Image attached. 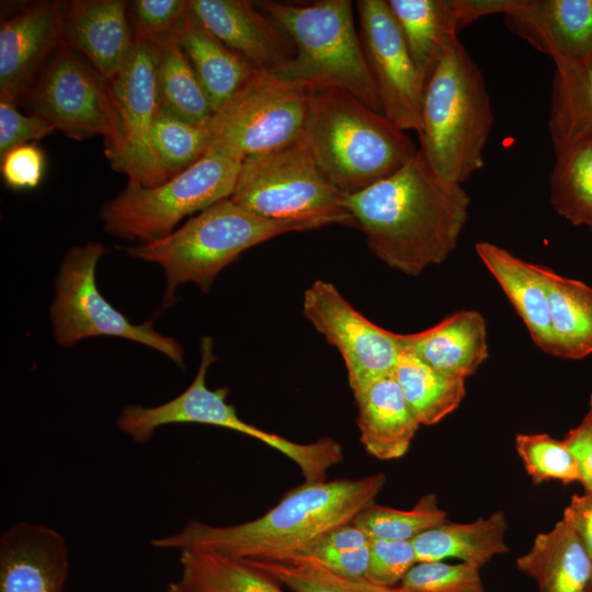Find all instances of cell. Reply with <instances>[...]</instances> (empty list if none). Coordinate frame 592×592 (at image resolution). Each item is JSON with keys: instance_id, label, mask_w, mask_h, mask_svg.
<instances>
[{"instance_id": "25", "label": "cell", "mask_w": 592, "mask_h": 592, "mask_svg": "<svg viewBox=\"0 0 592 592\" xmlns=\"http://www.w3.org/2000/svg\"><path fill=\"white\" fill-rule=\"evenodd\" d=\"M387 4L426 84L458 39L455 0H387Z\"/></svg>"}, {"instance_id": "39", "label": "cell", "mask_w": 592, "mask_h": 592, "mask_svg": "<svg viewBox=\"0 0 592 592\" xmlns=\"http://www.w3.org/2000/svg\"><path fill=\"white\" fill-rule=\"evenodd\" d=\"M479 568L467 562H417L400 585L411 592H486Z\"/></svg>"}, {"instance_id": "47", "label": "cell", "mask_w": 592, "mask_h": 592, "mask_svg": "<svg viewBox=\"0 0 592 592\" xmlns=\"http://www.w3.org/2000/svg\"><path fill=\"white\" fill-rule=\"evenodd\" d=\"M517 0H455L459 30L478 19L512 11Z\"/></svg>"}, {"instance_id": "30", "label": "cell", "mask_w": 592, "mask_h": 592, "mask_svg": "<svg viewBox=\"0 0 592 592\" xmlns=\"http://www.w3.org/2000/svg\"><path fill=\"white\" fill-rule=\"evenodd\" d=\"M549 200L572 225L592 230V134L555 148Z\"/></svg>"}, {"instance_id": "10", "label": "cell", "mask_w": 592, "mask_h": 592, "mask_svg": "<svg viewBox=\"0 0 592 592\" xmlns=\"http://www.w3.org/2000/svg\"><path fill=\"white\" fill-rule=\"evenodd\" d=\"M104 253V244L89 241L65 254L49 308L56 342L69 348L88 338L118 337L147 345L184 368V352L177 340L158 332L153 320L133 323L100 293L95 272Z\"/></svg>"}, {"instance_id": "46", "label": "cell", "mask_w": 592, "mask_h": 592, "mask_svg": "<svg viewBox=\"0 0 592 592\" xmlns=\"http://www.w3.org/2000/svg\"><path fill=\"white\" fill-rule=\"evenodd\" d=\"M573 455L584 490H592V432L582 423L562 440Z\"/></svg>"}, {"instance_id": "23", "label": "cell", "mask_w": 592, "mask_h": 592, "mask_svg": "<svg viewBox=\"0 0 592 592\" xmlns=\"http://www.w3.org/2000/svg\"><path fill=\"white\" fill-rule=\"evenodd\" d=\"M475 249L522 318L533 342L545 353L557 356L540 265L527 263L491 242L480 241Z\"/></svg>"}, {"instance_id": "43", "label": "cell", "mask_w": 592, "mask_h": 592, "mask_svg": "<svg viewBox=\"0 0 592 592\" xmlns=\"http://www.w3.org/2000/svg\"><path fill=\"white\" fill-rule=\"evenodd\" d=\"M368 560L369 545L349 550L317 551L298 555L282 562H307L344 578L365 579Z\"/></svg>"}, {"instance_id": "22", "label": "cell", "mask_w": 592, "mask_h": 592, "mask_svg": "<svg viewBox=\"0 0 592 592\" xmlns=\"http://www.w3.org/2000/svg\"><path fill=\"white\" fill-rule=\"evenodd\" d=\"M400 339L402 350L453 378L466 379L488 357L486 321L476 310L454 312L426 330L400 334Z\"/></svg>"}, {"instance_id": "29", "label": "cell", "mask_w": 592, "mask_h": 592, "mask_svg": "<svg viewBox=\"0 0 592 592\" xmlns=\"http://www.w3.org/2000/svg\"><path fill=\"white\" fill-rule=\"evenodd\" d=\"M392 376L420 425H433L457 409L466 394L465 379L448 377L402 350Z\"/></svg>"}, {"instance_id": "32", "label": "cell", "mask_w": 592, "mask_h": 592, "mask_svg": "<svg viewBox=\"0 0 592 592\" xmlns=\"http://www.w3.org/2000/svg\"><path fill=\"white\" fill-rule=\"evenodd\" d=\"M548 127L554 148L592 134V56L556 66Z\"/></svg>"}, {"instance_id": "13", "label": "cell", "mask_w": 592, "mask_h": 592, "mask_svg": "<svg viewBox=\"0 0 592 592\" xmlns=\"http://www.w3.org/2000/svg\"><path fill=\"white\" fill-rule=\"evenodd\" d=\"M303 314L341 354L352 391L392 375L402 352L400 333L368 320L332 283L317 280L305 291Z\"/></svg>"}, {"instance_id": "16", "label": "cell", "mask_w": 592, "mask_h": 592, "mask_svg": "<svg viewBox=\"0 0 592 592\" xmlns=\"http://www.w3.org/2000/svg\"><path fill=\"white\" fill-rule=\"evenodd\" d=\"M65 43L61 2L23 4L0 25V100L24 99Z\"/></svg>"}, {"instance_id": "5", "label": "cell", "mask_w": 592, "mask_h": 592, "mask_svg": "<svg viewBox=\"0 0 592 592\" xmlns=\"http://www.w3.org/2000/svg\"><path fill=\"white\" fill-rule=\"evenodd\" d=\"M418 134L430 168L463 185L483 167L493 113L483 75L457 39L424 89Z\"/></svg>"}, {"instance_id": "1", "label": "cell", "mask_w": 592, "mask_h": 592, "mask_svg": "<svg viewBox=\"0 0 592 592\" xmlns=\"http://www.w3.org/2000/svg\"><path fill=\"white\" fill-rule=\"evenodd\" d=\"M344 203L371 251L417 276L456 249L470 197L460 184L440 178L418 150L397 172L345 195Z\"/></svg>"}, {"instance_id": "36", "label": "cell", "mask_w": 592, "mask_h": 592, "mask_svg": "<svg viewBox=\"0 0 592 592\" xmlns=\"http://www.w3.org/2000/svg\"><path fill=\"white\" fill-rule=\"evenodd\" d=\"M293 592H411L401 585L385 587L366 579H350L307 562L247 560Z\"/></svg>"}, {"instance_id": "17", "label": "cell", "mask_w": 592, "mask_h": 592, "mask_svg": "<svg viewBox=\"0 0 592 592\" xmlns=\"http://www.w3.org/2000/svg\"><path fill=\"white\" fill-rule=\"evenodd\" d=\"M200 23L258 72H273L295 55L286 32L254 2L189 0Z\"/></svg>"}, {"instance_id": "35", "label": "cell", "mask_w": 592, "mask_h": 592, "mask_svg": "<svg viewBox=\"0 0 592 592\" xmlns=\"http://www.w3.org/2000/svg\"><path fill=\"white\" fill-rule=\"evenodd\" d=\"M151 147L164 181L197 162L208 150L207 126H196L158 111Z\"/></svg>"}, {"instance_id": "44", "label": "cell", "mask_w": 592, "mask_h": 592, "mask_svg": "<svg viewBox=\"0 0 592 592\" xmlns=\"http://www.w3.org/2000/svg\"><path fill=\"white\" fill-rule=\"evenodd\" d=\"M369 543L371 538L367 536V534L350 522L323 533L308 544L304 549L291 557L317 551H340L355 549L368 546Z\"/></svg>"}, {"instance_id": "31", "label": "cell", "mask_w": 592, "mask_h": 592, "mask_svg": "<svg viewBox=\"0 0 592 592\" xmlns=\"http://www.w3.org/2000/svg\"><path fill=\"white\" fill-rule=\"evenodd\" d=\"M179 585L186 592H284L267 573L243 559L182 550Z\"/></svg>"}, {"instance_id": "33", "label": "cell", "mask_w": 592, "mask_h": 592, "mask_svg": "<svg viewBox=\"0 0 592 592\" xmlns=\"http://www.w3.org/2000/svg\"><path fill=\"white\" fill-rule=\"evenodd\" d=\"M159 48V111L196 126H207L214 110L187 58L174 41Z\"/></svg>"}, {"instance_id": "40", "label": "cell", "mask_w": 592, "mask_h": 592, "mask_svg": "<svg viewBox=\"0 0 592 592\" xmlns=\"http://www.w3.org/2000/svg\"><path fill=\"white\" fill-rule=\"evenodd\" d=\"M417 562L411 540L371 539L365 579L375 584L395 587Z\"/></svg>"}, {"instance_id": "11", "label": "cell", "mask_w": 592, "mask_h": 592, "mask_svg": "<svg viewBox=\"0 0 592 592\" xmlns=\"http://www.w3.org/2000/svg\"><path fill=\"white\" fill-rule=\"evenodd\" d=\"M309 103V90L271 72H257L214 112L207 125L208 149L243 161L298 140Z\"/></svg>"}, {"instance_id": "28", "label": "cell", "mask_w": 592, "mask_h": 592, "mask_svg": "<svg viewBox=\"0 0 592 592\" xmlns=\"http://www.w3.org/2000/svg\"><path fill=\"white\" fill-rule=\"evenodd\" d=\"M557 356L579 360L592 354V287L542 266Z\"/></svg>"}, {"instance_id": "7", "label": "cell", "mask_w": 592, "mask_h": 592, "mask_svg": "<svg viewBox=\"0 0 592 592\" xmlns=\"http://www.w3.org/2000/svg\"><path fill=\"white\" fill-rule=\"evenodd\" d=\"M341 193L318 167L304 137L246 158L229 197L239 207L299 231L355 226Z\"/></svg>"}, {"instance_id": "50", "label": "cell", "mask_w": 592, "mask_h": 592, "mask_svg": "<svg viewBox=\"0 0 592 592\" xmlns=\"http://www.w3.org/2000/svg\"><path fill=\"white\" fill-rule=\"evenodd\" d=\"M587 592H592V577H591V581H590V584L588 587V591Z\"/></svg>"}, {"instance_id": "4", "label": "cell", "mask_w": 592, "mask_h": 592, "mask_svg": "<svg viewBox=\"0 0 592 592\" xmlns=\"http://www.w3.org/2000/svg\"><path fill=\"white\" fill-rule=\"evenodd\" d=\"M254 3L286 32L295 46L294 57L271 73L309 91H345L375 112L384 114L355 29L351 1Z\"/></svg>"}, {"instance_id": "41", "label": "cell", "mask_w": 592, "mask_h": 592, "mask_svg": "<svg viewBox=\"0 0 592 592\" xmlns=\"http://www.w3.org/2000/svg\"><path fill=\"white\" fill-rule=\"evenodd\" d=\"M45 170V156L35 144L18 146L0 157V171L7 186L12 190H32L41 184Z\"/></svg>"}, {"instance_id": "14", "label": "cell", "mask_w": 592, "mask_h": 592, "mask_svg": "<svg viewBox=\"0 0 592 592\" xmlns=\"http://www.w3.org/2000/svg\"><path fill=\"white\" fill-rule=\"evenodd\" d=\"M358 35L384 115L420 133L425 82L385 0H358Z\"/></svg>"}, {"instance_id": "37", "label": "cell", "mask_w": 592, "mask_h": 592, "mask_svg": "<svg viewBox=\"0 0 592 592\" xmlns=\"http://www.w3.org/2000/svg\"><path fill=\"white\" fill-rule=\"evenodd\" d=\"M515 449L534 485L580 482L576 459L565 442L546 433H519Z\"/></svg>"}, {"instance_id": "21", "label": "cell", "mask_w": 592, "mask_h": 592, "mask_svg": "<svg viewBox=\"0 0 592 592\" xmlns=\"http://www.w3.org/2000/svg\"><path fill=\"white\" fill-rule=\"evenodd\" d=\"M360 440L365 451L382 460L398 459L408 452L420 423L392 375L353 390Z\"/></svg>"}, {"instance_id": "38", "label": "cell", "mask_w": 592, "mask_h": 592, "mask_svg": "<svg viewBox=\"0 0 592 592\" xmlns=\"http://www.w3.org/2000/svg\"><path fill=\"white\" fill-rule=\"evenodd\" d=\"M129 8L134 39L157 46L175 42L190 12L189 0H135Z\"/></svg>"}, {"instance_id": "19", "label": "cell", "mask_w": 592, "mask_h": 592, "mask_svg": "<svg viewBox=\"0 0 592 592\" xmlns=\"http://www.w3.org/2000/svg\"><path fill=\"white\" fill-rule=\"evenodd\" d=\"M128 7L123 0L61 2L65 42L110 83L118 78L135 46Z\"/></svg>"}, {"instance_id": "8", "label": "cell", "mask_w": 592, "mask_h": 592, "mask_svg": "<svg viewBox=\"0 0 592 592\" xmlns=\"http://www.w3.org/2000/svg\"><path fill=\"white\" fill-rule=\"evenodd\" d=\"M200 348L197 373L179 396L155 407L134 403L122 409L117 428L135 443L146 444L158 428L167 424L200 423L246 434L281 452L299 467L306 482L325 480L327 471L343 460L342 446L331 437L300 444L242 420L227 402V387L209 389L206 385L207 371L216 361L213 339L203 337Z\"/></svg>"}, {"instance_id": "20", "label": "cell", "mask_w": 592, "mask_h": 592, "mask_svg": "<svg viewBox=\"0 0 592 592\" xmlns=\"http://www.w3.org/2000/svg\"><path fill=\"white\" fill-rule=\"evenodd\" d=\"M69 572L65 537L30 522L9 527L0 538V592H64Z\"/></svg>"}, {"instance_id": "48", "label": "cell", "mask_w": 592, "mask_h": 592, "mask_svg": "<svg viewBox=\"0 0 592 592\" xmlns=\"http://www.w3.org/2000/svg\"><path fill=\"white\" fill-rule=\"evenodd\" d=\"M581 423L592 432V395L590 397L589 411Z\"/></svg>"}, {"instance_id": "42", "label": "cell", "mask_w": 592, "mask_h": 592, "mask_svg": "<svg viewBox=\"0 0 592 592\" xmlns=\"http://www.w3.org/2000/svg\"><path fill=\"white\" fill-rule=\"evenodd\" d=\"M54 130L45 119L22 114L15 103L0 100V157L9 150L39 140Z\"/></svg>"}, {"instance_id": "27", "label": "cell", "mask_w": 592, "mask_h": 592, "mask_svg": "<svg viewBox=\"0 0 592 592\" xmlns=\"http://www.w3.org/2000/svg\"><path fill=\"white\" fill-rule=\"evenodd\" d=\"M508 523L502 511L469 523L448 521L430 528L411 542L418 562L456 558L479 569L493 557L509 553L504 542Z\"/></svg>"}, {"instance_id": "45", "label": "cell", "mask_w": 592, "mask_h": 592, "mask_svg": "<svg viewBox=\"0 0 592 592\" xmlns=\"http://www.w3.org/2000/svg\"><path fill=\"white\" fill-rule=\"evenodd\" d=\"M562 520L577 534L592 561V490L573 494Z\"/></svg>"}, {"instance_id": "26", "label": "cell", "mask_w": 592, "mask_h": 592, "mask_svg": "<svg viewBox=\"0 0 592 592\" xmlns=\"http://www.w3.org/2000/svg\"><path fill=\"white\" fill-rule=\"evenodd\" d=\"M175 43L191 64L214 112L258 72L207 31L191 9Z\"/></svg>"}, {"instance_id": "24", "label": "cell", "mask_w": 592, "mask_h": 592, "mask_svg": "<svg viewBox=\"0 0 592 592\" xmlns=\"http://www.w3.org/2000/svg\"><path fill=\"white\" fill-rule=\"evenodd\" d=\"M516 567L536 581L539 592H587L592 577L590 557L563 520L537 534L530 550L516 559Z\"/></svg>"}, {"instance_id": "9", "label": "cell", "mask_w": 592, "mask_h": 592, "mask_svg": "<svg viewBox=\"0 0 592 592\" xmlns=\"http://www.w3.org/2000/svg\"><path fill=\"white\" fill-rule=\"evenodd\" d=\"M242 161L214 149L193 166L156 186L128 181L103 204L100 218L114 237L137 240L139 244L159 240L184 217L203 212L229 198Z\"/></svg>"}, {"instance_id": "12", "label": "cell", "mask_w": 592, "mask_h": 592, "mask_svg": "<svg viewBox=\"0 0 592 592\" xmlns=\"http://www.w3.org/2000/svg\"><path fill=\"white\" fill-rule=\"evenodd\" d=\"M34 114L67 137L100 135L107 159L121 147L117 112L110 82L66 42L24 96Z\"/></svg>"}, {"instance_id": "3", "label": "cell", "mask_w": 592, "mask_h": 592, "mask_svg": "<svg viewBox=\"0 0 592 592\" xmlns=\"http://www.w3.org/2000/svg\"><path fill=\"white\" fill-rule=\"evenodd\" d=\"M303 137L321 172L344 195L394 174L418 152L405 130L338 89L310 91Z\"/></svg>"}, {"instance_id": "15", "label": "cell", "mask_w": 592, "mask_h": 592, "mask_svg": "<svg viewBox=\"0 0 592 592\" xmlns=\"http://www.w3.org/2000/svg\"><path fill=\"white\" fill-rule=\"evenodd\" d=\"M159 46L135 41L134 50L111 84L118 117L121 147L109 160L113 170L144 186L164 182L151 147L158 106Z\"/></svg>"}, {"instance_id": "6", "label": "cell", "mask_w": 592, "mask_h": 592, "mask_svg": "<svg viewBox=\"0 0 592 592\" xmlns=\"http://www.w3.org/2000/svg\"><path fill=\"white\" fill-rule=\"evenodd\" d=\"M299 231L293 225L259 217L223 200L170 235L126 248L135 259L160 265L166 277L163 306L174 303L175 288L191 282L208 292L218 274L239 255L276 236Z\"/></svg>"}, {"instance_id": "34", "label": "cell", "mask_w": 592, "mask_h": 592, "mask_svg": "<svg viewBox=\"0 0 592 592\" xmlns=\"http://www.w3.org/2000/svg\"><path fill=\"white\" fill-rule=\"evenodd\" d=\"M447 521L437 496H422L409 510H398L373 503L352 521L371 539L412 540L421 533Z\"/></svg>"}, {"instance_id": "49", "label": "cell", "mask_w": 592, "mask_h": 592, "mask_svg": "<svg viewBox=\"0 0 592 592\" xmlns=\"http://www.w3.org/2000/svg\"><path fill=\"white\" fill-rule=\"evenodd\" d=\"M167 592H186L184 591L178 582H170L167 589Z\"/></svg>"}, {"instance_id": "18", "label": "cell", "mask_w": 592, "mask_h": 592, "mask_svg": "<svg viewBox=\"0 0 592 592\" xmlns=\"http://www.w3.org/2000/svg\"><path fill=\"white\" fill-rule=\"evenodd\" d=\"M504 24L555 66L592 56V0H517Z\"/></svg>"}, {"instance_id": "2", "label": "cell", "mask_w": 592, "mask_h": 592, "mask_svg": "<svg viewBox=\"0 0 592 592\" xmlns=\"http://www.w3.org/2000/svg\"><path fill=\"white\" fill-rule=\"evenodd\" d=\"M385 483L383 473L358 479L305 481L255 520L229 526L192 520L180 532L152 539L151 545L243 560L284 561L323 533L352 522L375 503Z\"/></svg>"}]
</instances>
